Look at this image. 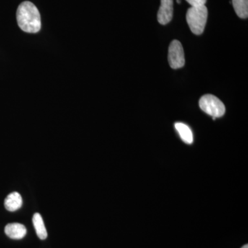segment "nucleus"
<instances>
[{"label":"nucleus","mask_w":248,"mask_h":248,"mask_svg":"<svg viewBox=\"0 0 248 248\" xmlns=\"http://www.w3.org/2000/svg\"><path fill=\"white\" fill-rule=\"evenodd\" d=\"M17 21L18 26L24 32L36 33L40 31L42 24L40 12L31 1H24L18 6Z\"/></svg>","instance_id":"obj_1"},{"label":"nucleus","mask_w":248,"mask_h":248,"mask_svg":"<svg viewBox=\"0 0 248 248\" xmlns=\"http://www.w3.org/2000/svg\"><path fill=\"white\" fill-rule=\"evenodd\" d=\"M208 9L205 5L191 6L186 14V20L191 31L195 35L203 33L208 19Z\"/></svg>","instance_id":"obj_2"},{"label":"nucleus","mask_w":248,"mask_h":248,"mask_svg":"<svg viewBox=\"0 0 248 248\" xmlns=\"http://www.w3.org/2000/svg\"><path fill=\"white\" fill-rule=\"evenodd\" d=\"M200 107L205 113L215 118L222 117L226 112L223 103L213 94H205L201 97Z\"/></svg>","instance_id":"obj_3"},{"label":"nucleus","mask_w":248,"mask_h":248,"mask_svg":"<svg viewBox=\"0 0 248 248\" xmlns=\"http://www.w3.org/2000/svg\"><path fill=\"white\" fill-rule=\"evenodd\" d=\"M169 62L173 69L182 68L185 65V55L184 48L181 42L173 40L170 45L169 49Z\"/></svg>","instance_id":"obj_4"},{"label":"nucleus","mask_w":248,"mask_h":248,"mask_svg":"<svg viewBox=\"0 0 248 248\" xmlns=\"http://www.w3.org/2000/svg\"><path fill=\"white\" fill-rule=\"evenodd\" d=\"M173 17V0H161V6L157 14L159 24L166 25L172 20Z\"/></svg>","instance_id":"obj_5"},{"label":"nucleus","mask_w":248,"mask_h":248,"mask_svg":"<svg viewBox=\"0 0 248 248\" xmlns=\"http://www.w3.org/2000/svg\"><path fill=\"white\" fill-rule=\"evenodd\" d=\"M5 233L12 239H22L27 234L26 227L21 223H13L6 225L5 227Z\"/></svg>","instance_id":"obj_6"},{"label":"nucleus","mask_w":248,"mask_h":248,"mask_svg":"<svg viewBox=\"0 0 248 248\" xmlns=\"http://www.w3.org/2000/svg\"><path fill=\"white\" fill-rule=\"evenodd\" d=\"M22 196L17 192L9 194L4 201L5 208L10 212L19 210L22 206Z\"/></svg>","instance_id":"obj_7"},{"label":"nucleus","mask_w":248,"mask_h":248,"mask_svg":"<svg viewBox=\"0 0 248 248\" xmlns=\"http://www.w3.org/2000/svg\"><path fill=\"white\" fill-rule=\"evenodd\" d=\"M32 223H33V226L35 227L37 236L42 240L46 239L48 234H47L46 228L45 223H44L43 218H42L40 214L35 213L33 215Z\"/></svg>","instance_id":"obj_8"},{"label":"nucleus","mask_w":248,"mask_h":248,"mask_svg":"<svg viewBox=\"0 0 248 248\" xmlns=\"http://www.w3.org/2000/svg\"><path fill=\"white\" fill-rule=\"evenodd\" d=\"M174 127L177 130L179 135H180L181 138L185 143L191 144L193 142V135H192V130L187 125L181 123V122H177L174 124Z\"/></svg>","instance_id":"obj_9"},{"label":"nucleus","mask_w":248,"mask_h":248,"mask_svg":"<svg viewBox=\"0 0 248 248\" xmlns=\"http://www.w3.org/2000/svg\"><path fill=\"white\" fill-rule=\"evenodd\" d=\"M235 12L240 18L248 17V0H232Z\"/></svg>","instance_id":"obj_10"},{"label":"nucleus","mask_w":248,"mask_h":248,"mask_svg":"<svg viewBox=\"0 0 248 248\" xmlns=\"http://www.w3.org/2000/svg\"><path fill=\"white\" fill-rule=\"evenodd\" d=\"M191 6H203L206 3L207 0H186Z\"/></svg>","instance_id":"obj_11"},{"label":"nucleus","mask_w":248,"mask_h":248,"mask_svg":"<svg viewBox=\"0 0 248 248\" xmlns=\"http://www.w3.org/2000/svg\"><path fill=\"white\" fill-rule=\"evenodd\" d=\"M241 248H248V245H245V246H243Z\"/></svg>","instance_id":"obj_12"},{"label":"nucleus","mask_w":248,"mask_h":248,"mask_svg":"<svg viewBox=\"0 0 248 248\" xmlns=\"http://www.w3.org/2000/svg\"><path fill=\"white\" fill-rule=\"evenodd\" d=\"M177 2L178 4H180V3L182 2V0H177Z\"/></svg>","instance_id":"obj_13"}]
</instances>
